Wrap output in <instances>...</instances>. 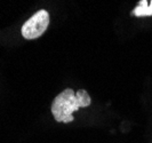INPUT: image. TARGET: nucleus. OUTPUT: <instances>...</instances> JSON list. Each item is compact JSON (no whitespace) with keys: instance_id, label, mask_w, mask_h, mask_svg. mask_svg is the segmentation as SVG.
<instances>
[{"instance_id":"2","label":"nucleus","mask_w":152,"mask_h":143,"mask_svg":"<svg viewBox=\"0 0 152 143\" xmlns=\"http://www.w3.org/2000/svg\"><path fill=\"white\" fill-rule=\"evenodd\" d=\"M49 25V14L45 9L31 16L22 26V36L25 39H37L47 30Z\"/></svg>"},{"instance_id":"1","label":"nucleus","mask_w":152,"mask_h":143,"mask_svg":"<svg viewBox=\"0 0 152 143\" xmlns=\"http://www.w3.org/2000/svg\"><path fill=\"white\" fill-rule=\"evenodd\" d=\"M91 98L85 89L77 93L71 88H66L54 98L52 103V113L55 120L58 122L73 121V112L80 108L91 106Z\"/></svg>"},{"instance_id":"3","label":"nucleus","mask_w":152,"mask_h":143,"mask_svg":"<svg viewBox=\"0 0 152 143\" xmlns=\"http://www.w3.org/2000/svg\"><path fill=\"white\" fill-rule=\"evenodd\" d=\"M130 14L137 17L152 16V0H140Z\"/></svg>"}]
</instances>
